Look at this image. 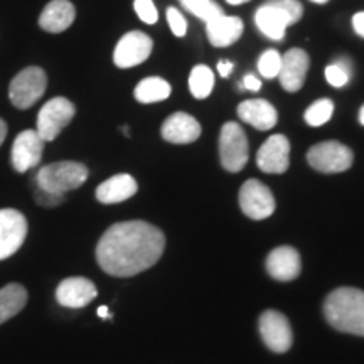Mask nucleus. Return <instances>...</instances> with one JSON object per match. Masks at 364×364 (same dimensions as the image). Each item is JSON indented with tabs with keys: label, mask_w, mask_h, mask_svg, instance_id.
Returning a JSON list of instances; mask_svg holds the SVG:
<instances>
[{
	"label": "nucleus",
	"mask_w": 364,
	"mask_h": 364,
	"mask_svg": "<svg viewBox=\"0 0 364 364\" xmlns=\"http://www.w3.org/2000/svg\"><path fill=\"white\" fill-rule=\"evenodd\" d=\"M76 108L70 100L65 97H56L49 100L48 103L41 108L38 115V134L44 142H53L58 139L63 129L71 124L75 118Z\"/></svg>",
	"instance_id": "7"
},
{
	"label": "nucleus",
	"mask_w": 364,
	"mask_h": 364,
	"mask_svg": "<svg viewBox=\"0 0 364 364\" xmlns=\"http://www.w3.org/2000/svg\"><path fill=\"white\" fill-rule=\"evenodd\" d=\"M88 179V167L81 162H53L41 167L36 174L38 188L53 194L65 196L68 191L81 188Z\"/></svg>",
	"instance_id": "4"
},
{
	"label": "nucleus",
	"mask_w": 364,
	"mask_h": 364,
	"mask_svg": "<svg viewBox=\"0 0 364 364\" xmlns=\"http://www.w3.org/2000/svg\"><path fill=\"white\" fill-rule=\"evenodd\" d=\"M228 4H231V6H241V4H247L250 0H226Z\"/></svg>",
	"instance_id": "38"
},
{
	"label": "nucleus",
	"mask_w": 364,
	"mask_h": 364,
	"mask_svg": "<svg viewBox=\"0 0 364 364\" xmlns=\"http://www.w3.org/2000/svg\"><path fill=\"white\" fill-rule=\"evenodd\" d=\"M280 66H282V54L275 49H268L258 59V71L263 78L267 80H273L279 78L280 73Z\"/></svg>",
	"instance_id": "29"
},
{
	"label": "nucleus",
	"mask_w": 364,
	"mask_h": 364,
	"mask_svg": "<svg viewBox=\"0 0 364 364\" xmlns=\"http://www.w3.org/2000/svg\"><path fill=\"white\" fill-rule=\"evenodd\" d=\"M46 86H48V76H46L44 70L38 66L26 68L11 81L9 98L16 108L27 110L36 102H39L44 95Z\"/></svg>",
	"instance_id": "5"
},
{
	"label": "nucleus",
	"mask_w": 364,
	"mask_h": 364,
	"mask_svg": "<svg viewBox=\"0 0 364 364\" xmlns=\"http://www.w3.org/2000/svg\"><path fill=\"white\" fill-rule=\"evenodd\" d=\"M206 33L209 43L215 48H228V46L235 44L243 34V21L240 17L221 14L206 22Z\"/></svg>",
	"instance_id": "21"
},
{
	"label": "nucleus",
	"mask_w": 364,
	"mask_h": 364,
	"mask_svg": "<svg viewBox=\"0 0 364 364\" xmlns=\"http://www.w3.org/2000/svg\"><path fill=\"white\" fill-rule=\"evenodd\" d=\"M7 130H9V129H7V124L2 120V118H0V145H2L4 140H6Z\"/></svg>",
	"instance_id": "36"
},
{
	"label": "nucleus",
	"mask_w": 364,
	"mask_h": 364,
	"mask_svg": "<svg viewBox=\"0 0 364 364\" xmlns=\"http://www.w3.org/2000/svg\"><path fill=\"white\" fill-rule=\"evenodd\" d=\"M162 139L171 144H193L201 136V125L194 117L177 112L162 124Z\"/></svg>",
	"instance_id": "17"
},
{
	"label": "nucleus",
	"mask_w": 364,
	"mask_h": 364,
	"mask_svg": "<svg viewBox=\"0 0 364 364\" xmlns=\"http://www.w3.org/2000/svg\"><path fill=\"white\" fill-rule=\"evenodd\" d=\"M27 304V290L21 284H9L0 289V324L17 316Z\"/></svg>",
	"instance_id": "23"
},
{
	"label": "nucleus",
	"mask_w": 364,
	"mask_h": 364,
	"mask_svg": "<svg viewBox=\"0 0 364 364\" xmlns=\"http://www.w3.org/2000/svg\"><path fill=\"white\" fill-rule=\"evenodd\" d=\"M152 48L154 43L147 34L140 33V31H132L118 41L115 53H113V63L122 70L139 66L147 61Z\"/></svg>",
	"instance_id": "12"
},
{
	"label": "nucleus",
	"mask_w": 364,
	"mask_h": 364,
	"mask_svg": "<svg viewBox=\"0 0 364 364\" xmlns=\"http://www.w3.org/2000/svg\"><path fill=\"white\" fill-rule=\"evenodd\" d=\"M332 113H334V103L329 98H321L307 108L304 118H306L307 125L321 127L331 120Z\"/></svg>",
	"instance_id": "28"
},
{
	"label": "nucleus",
	"mask_w": 364,
	"mask_h": 364,
	"mask_svg": "<svg viewBox=\"0 0 364 364\" xmlns=\"http://www.w3.org/2000/svg\"><path fill=\"white\" fill-rule=\"evenodd\" d=\"M34 198H36V201H38L39 206H44V208H56V206H59V204L65 203V196L48 193V191H44L41 188H36Z\"/></svg>",
	"instance_id": "32"
},
{
	"label": "nucleus",
	"mask_w": 364,
	"mask_h": 364,
	"mask_svg": "<svg viewBox=\"0 0 364 364\" xmlns=\"http://www.w3.org/2000/svg\"><path fill=\"white\" fill-rule=\"evenodd\" d=\"M353 27L354 33L364 38V12H358L356 16L353 17Z\"/></svg>",
	"instance_id": "34"
},
{
	"label": "nucleus",
	"mask_w": 364,
	"mask_h": 364,
	"mask_svg": "<svg viewBox=\"0 0 364 364\" xmlns=\"http://www.w3.org/2000/svg\"><path fill=\"white\" fill-rule=\"evenodd\" d=\"M166 236L145 221L117 223L105 231L97 247V260L112 277H134L161 260Z\"/></svg>",
	"instance_id": "1"
},
{
	"label": "nucleus",
	"mask_w": 364,
	"mask_h": 364,
	"mask_svg": "<svg viewBox=\"0 0 364 364\" xmlns=\"http://www.w3.org/2000/svg\"><path fill=\"white\" fill-rule=\"evenodd\" d=\"M44 152V140L36 130H24L16 136L12 144L11 161L12 167L19 174H24L33 167L39 166Z\"/></svg>",
	"instance_id": "13"
},
{
	"label": "nucleus",
	"mask_w": 364,
	"mask_h": 364,
	"mask_svg": "<svg viewBox=\"0 0 364 364\" xmlns=\"http://www.w3.org/2000/svg\"><path fill=\"white\" fill-rule=\"evenodd\" d=\"M27 220L17 209H0V260H7L24 245Z\"/></svg>",
	"instance_id": "10"
},
{
	"label": "nucleus",
	"mask_w": 364,
	"mask_h": 364,
	"mask_svg": "<svg viewBox=\"0 0 364 364\" xmlns=\"http://www.w3.org/2000/svg\"><path fill=\"white\" fill-rule=\"evenodd\" d=\"M353 150L336 140L314 145L307 152L309 166L324 174H338V172L348 171L353 166Z\"/></svg>",
	"instance_id": "6"
},
{
	"label": "nucleus",
	"mask_w": 364,
	"mask_h": 364,
	"mask_svg": "<svg viewBox=\"0 0 364 364\" xmlns=\"http://www.w3.org/2000/svg\"><path fill=\"white\" fill-rule=\"evenodd\" d=\"M238 117L257 130H272L279 122V113L270 102L262 98L247 100L238 105Z\"/></svg>",
	"instance_id": "19"
},
{
	"label": "nucleus",
	"mask_w": 364,
	"mask_h": 364,
	"mask_svg": "<svg viewBox=\"0 0 364 364\" xmlns=\"http://www.w3.org/2000/svg\"><path fill=\"white\" fill-rule=\"evenodd\" d=\"M233 70H235V65L231 61H228V59H221V61L218 63V71H220L223 78H228Z\"/></svg>",
	"instance_id": "35"
},
{
	"label": "nucleus",
	"mask_w": 364,
	"mask_h": 364,
	"mask_svg": "<svg viewBox=\"0 0 364 364\" xmlns=\"http://www.w3.org/2000/svg\"><path fill=\"white\" fill-rule=\"evenodd\" d=\"M304 7L299 0H267L255 14L258 31L272 41H282L287 27L302 19Z\"/></svg>",
	"instance_id": "3"
},
{
	"label": "nucleus",
	"mask_w": 364,
	"mask_h": 364,
	"mask_svg": "<svg viewBox=\"0 0 364 364\" xmlns=\"http://www.w3.org/2000/svg\"><path fill=\"white\" fill-rule=\"evenodd\" d=\"M240 208L252 220H267L275 213V198L265 184L250 179L240 189Z\"/></svg>",
	"instance_id": "9"
},
{
	"label": "nucleus",
	"mask_w": 364,
	"mask_h": 364,
	"mask_svg": "<svg viewBox=\"0 0 364 364\" xmlns=\"http://www.w3.org/2000/svg\"><path fill=\"white\" fill-rule=\"evenodd\" d=\"M134 9L139 19L145 24H156L159 21V12L152 0H135Z\"/></svg>",
	"instance_id": "30"
},
{
	"label": "nucleus",
	"mask_w": 364,
	"mask_h": 364,
	"mask_svg": "<svg viewBox=\"0 0 364 364\" xmlns=\"http://www.w3.org/2000/svg\"><path fill=\"white\" fill-rule=\"evenodd\" d=\"M309 66H311V59L304 49H290L282 56V66L279 73V80L282 88L289 91V93H297L306 83Z\"/></svg>",
	"instance_id": "15"
},
{
	"label": "nucleus",
	"mask_w": 364,
	"mask_h": 364,
	"mask_svg": "<svg viewBox=\"0 0 364 364\" xmlns=\"http://www.w3.org/2000/svg\"><path fill=\"white\" fill-rule=\"evenodd\" d=\"M300 255L292 247H279L267 257V272L279 282H292L300 275Z\"/></svg>",
	"instance_id": "18"
},
{
	"label": "nucleus",
	"mask_w": 364,
	"mask_h": 364,
	"mask_svg": "<svg viewBox=\"0 0 364 364\" xmlns=\"http://www.w3.org/2000/svg\"><path fill=\"white\" fill-rule=\"evenodd\" d=\"M98 316L102 318H112V314L108 312V307H105V306L98 309Z\"/></svg>",
	"instance_id": "37"
},
{
	"label": "nucleus",
	"mask_w": 364,
	"mask_h": 364,
	"mask_svg": "<svg viewBox=\"0 0 364 364\" xmlns=\"http://www.w3.org/2000/svg\"><path fill=\"white\" fill-rule=\"evenodd\" d=\"M351 75H353V63L351 59L346 56L338 58L334 63H331V65L326 68L327 83L334 86V88H343V86L348 85Z\"/></svg>",
	"instance_id": "26"
},
{
	"label": "nucleus",
	"mask_w": 364,
	"mask_h": 364,
	"mask_svg": "<svg viewBox=\"0 0 364 364\" xmlns=\"http://www.w3.org/2000/svg\"><path fill=\"white\" fill-rule=\"evenodd\" d=\"M139 186L130 174H117L97 188V199L103 204L124 203L136 194Z\"/></svg>",
	"instance_id": "22"
},
{
	"label": "nucleus",
	"mask_w": 364,
	"mask_h": 364,
	"mask_svg": "<svg viewBox=\"0 0 364 364\" xmlns=\"http://www.w3.org/2000/svg\"><path fill=\"white\" fill-rule=\"evenodd\" d=\"M179 2L186 11L196 17H199L204 22H209L223 14L221 6L216 4L215 0H179Z\"/></svg>",
	"instance_id": "27"
},
{
	"label": "nucleus",
	"mask_w": 364,
	"mask_h": 364,
	"mask_svg": "<svg viewBox=\"0 0 364 364\" xmlns=\"http://www.w3.org/2000/svg\"><path fill=\"white\" fill-rule=\"evenodd\" d=\"M75 6H73L70 0H53L41 12L39 26L46 33L59 34L63 31L70 29L73 22H75Z\"/></svg>",
	"instance_id": "20"
},
{
	"label": "nucleus",
	"mask_w": 364,
	"mask_h": 364,
	"mask_svg": "<svg viewBox=\"0 0 364 364\" xmlns=\"http://www.w3.org/2000/svg\"><path fill=\"white\" fill-rule=\"evenodd\" d=\"M215 88V75L208 66L198 65L189 75V90L194 98L204 100L211 95Z\"/></svg>",
	"instance_id": "25"
},
{
	"label": "nucleus",
	"mask_w": 364,
	"mask_h": 364,
	"mask_svg": "<svg viewBox=\"0 0 364 364\" xmlns=\"http://www.w3.org/2000/svg\"><path fill=\"white\" fill-rule=\"evenodd\" d=\"M258 169L267 174H284L290 166V142L285 135L268 136L257 154Z\"/></svg>",
	"instance_id": "14"
},
{
	"label": "nucleus",
	"mask_w": 364,
	"mask_h": 364,
	"mask_svg": "<svg viewBox=\"0 0 364 364\" xmlns=\"http://www.w3.org/2000/svg\"><path fill=\"white\" fill-rule=\"evenodd\" d=\"M167 22H169L172 34L177 36V38H182V36H186V33H188V22H186L184 16L177 9H167Z\"/></svg>",
	"instance_id": "31"
},
{
	"label": "nucleus",
	"mask_w": 364,
	"mask_h": 364,
	"mask_svg": "<svg viewBox=\"0 0 364 364\" xmlns=\"http://www.w3.org/2000/svg\"><path fill=\"white\" fill-rule=\"evenodd\" d=\"M312 2H316V4H326V2H329V0H312Z\"/></svg>",
	"instance_id": "40"
},
{
	"label": "nucleus",
	"mask_w": 364,
	"mask_h": 364,
	"mask_svg": "<svg viewBox=\"0 0 364 364\" xmlns=\"http://www.w3.org/2000/svg\"><path fill=\"white\" fill-rule=\"evenodd\" d=\"M327 322L341 332L364 336V292L353 287H341L327 295L324 304Z\"/></svg>",
	"instance_id": "2"
},
{
	"label": "nucleus",
	"mask_w": 364,
	"mask_h": 364,
	"mask_svg": "<svg viewBox=\"0 0 364 364\" xmlns=\"http://www.w3.org/2000/svg\"><path fill=\"white\" fill-rule=\"evenodd\" d=\"M260 334L263 343L273 353H287L292 348V327H290L289 318L279 311H267L262 314Z\"/></svg>",
	"instance_id": "11"
},
{
	"label": "nucleus",
	"mask_w": 364,
	"mask_h": 364,
	"mask_svg": "<svg viewBox=\"0 0 364 364\" xmlns=\"http://www.w3.org/2000/svg\"><path fill=\"white\" fill-rule=\"evenodd\" d=\"M97 295V287L85 277H70L63 280L56 290L58 302L68 309H83L93 302Z\"/></svg>",
	"instance_id": "16"
},
{
	"label": "nucleus",
	"mask_w": 364,
	"mask_h": 364,
	"mask_svg": "<svg viewBox=\"0 0 364 364\" xmlns=\"http://www.w3.org/2000/svg\"><path fill=\"white\" fill-rule=\"evenodd\" d=\"M220 157L228 172H240L248 162V139L236 122L223 125L220 135Z\"/></svg>",
	"instance_id": "8"
},
{
	"label": "nucleus",
	"mask_w": 364,
	"mask_h": 364,
	"mask_svg": "<svg viewBox=\"0 0 364 364\" xmlns=\"http://www.w3.org/2000/svg\"><path fill=\"white\" fill-rule=\"evenodd\" d=\"M171 93H172L171 85L167 83L166 80L159 78V76H150V78L142 80L135 86V91H134L136 102L144 105L164 102V100L171 97Z\"/></svg>",
	"instance_id": "24"
},
{
	"label": "nucleus",
	"mask_w": 364,
	"mask_h": 364,
	"mask_svg": "<svg viewBox=\"0 0 364 364\" xmlns=\"http://www.w3.org/2000/svg\"><path fill=\"white\" fill-rule=\"evenodd\" d=\"M241 88L250 90V91H258L262 88V81L255 75H247L243 78V81H241Z\"/></svg>",
	"instance_id": "33"
},
{
	"label": "nucleus",
	"mask_w": 364,
	"mask_h": 364,
	"mask_svg": "<svg viewBox=\"0 0 364 364\" xmlns=\"http://www.w3.org/2000/svg\"><path fill=\"white\" fill-rule=\"evenodd\" d=\"M359 122H361V125H364V105L361 107V110H359Z\"/></svg>",
	"instance_id": "39"
}]
</instances>
